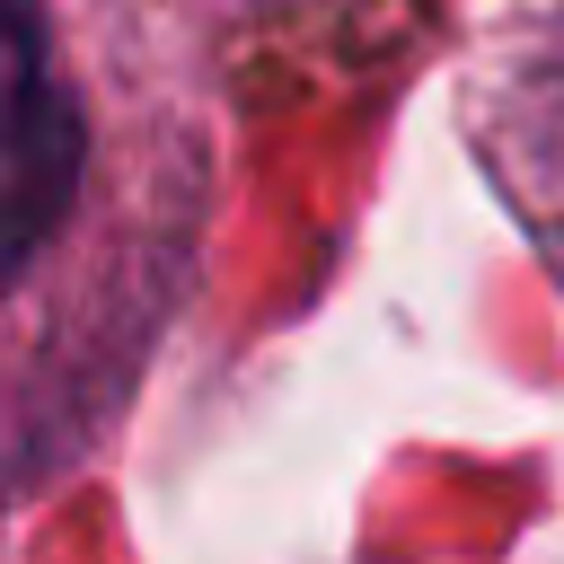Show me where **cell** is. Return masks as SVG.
<instances>
[{"mask_svg":"<svg viewBox=\"0 0 564 564\" xmlns=\"http://www.w3.org/2000/svg\"><path fill=\"white\" fill-rule=\"evenodd\" d=\"M79 185V115L44 70L35 0H9V150H0V203H9V264L44 247Z\"/></svg>","mask_w":564,"mask_h":564,"instance_id":"1","label":"cell"}]
</instances>
